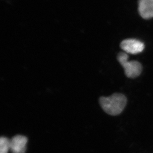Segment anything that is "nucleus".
<instances>
[{
	"label": "nucleus",
	"instance_id": "nucleus-1",
	"mask_svg": "<svg viewBox=\"0 0 153 153\" xmlns=\"http://www.w3.org/2000/svg\"><path fill=\"white\" fill-rule=\"evenodd\" d=\"M100 106L107 114L119 115L126 107L127 100L121 94H114L109 97H102L99 100Z\"/></svg>",
	"mask_w": 153,
	"mask_h": 153
},
{
	"label": "nucleus",
	"instance_id": "nucleus-2",
	"mask_svg": "<svg viewBox=\"0 0 153 153\" xmlns=\"http://www.w3.org/2000/svg\"><path fill=\"white\" fill-rule=\"evenodd\" d=\"M117 59L124 68L126 76L130 78H136L140 75L142 71V66L136 61H128V56L124 53H120Z\"/></svg>",
	"mask_w": 153,
	"mask_h": 153
},
{
	"label": "nucleus",
	"instance_id": "nucleus-3",
	"mask_svg": "<svg viewBox=\"0 0 153 153\" xmlns=\"http://www.w3.org/2000/svg\"><path fill=\"white\" fill-rule=\"evenodd\" d=\"M120 47L128 53L136 54L144 50V45L142 42L136 39H126L120 44Z\"/></svg>",
	"mask_w": 153,
	"mask_h": 153
},
{
	"label": "nucleus",
	"instance_id": "nucleus-4",
	"mask_svg": "<svg viewBox=\"0 0 153 153\" xmlns=\"http://www.w3.org/2000/svg\"><path fill=\"white\" fill-rule=\"evenodd\" d=\"M27 138L18 135L10 140V150L13 153H25L26 151Z\"/></svg>",
	"mask_w": 153,
	"mask_h": 153
},
{
	"label": "nucleus",
	"instance_id": "nucleus-5",
	"mask_svg": "<svg viewBox=\"0 0 153 153\" xmlns=\"http://www.w3.org/2000/svg\"><path fill=\"white\" fill-rule=\"evenodd\" d=\"M139 12L142 17L150 19L153 17V0H139Z\"/></svg>",
	"mask_w": 153,
	"mask_h": 153
},
{
	"label": "nucleus",
	"instance_id": "nucleus-6",
	"mask_svg": "<svg viewBox=\"0 0 153 153\" xmlns=\"http://www.w3.org/2000/svg\"><path fill=\"white\" fill-rule=\"evenodd\" d=\"M10 149V140L6 137L0 139V153H7Z\"/></svg>",
	"mask_w": 153,
	"mask_h": 153
}]
</instances>
